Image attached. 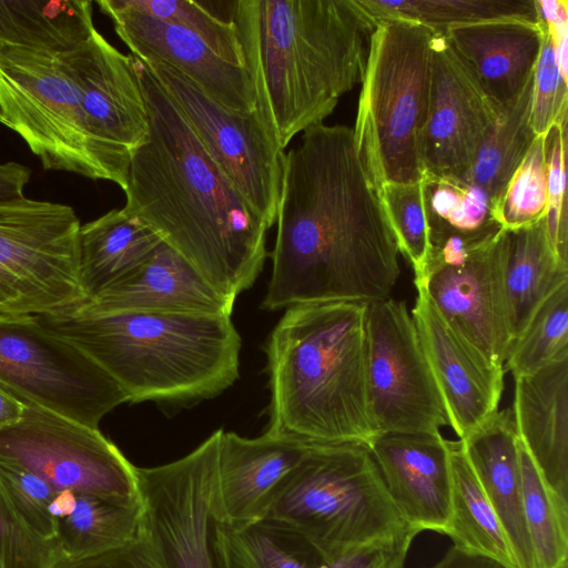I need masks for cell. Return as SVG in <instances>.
<instances>
[{
    "label": "cell",
    "instance_id": "8992f818",
    "mask_svg": "<svg viewBox=\"0 0 568 568\" xmlns=\"http://www.w3.org/2000/svg\"><path fill=\"white\" fill-rule=\"evenodd\" d=\"M434 33L379 20L369 41L354 138L376 190L424 178L422 140L429 113Z\"/></svg>",
    "mask_w": 568,
    "mask_h": 568
},
{
    "label": "cell",
    "instance_id": "e0dca14e",
    "mask_svg": "<svg viewBox=\"0 0 568 568\" xmlns=\"http://www.w3.org/2000/svg\"><path fill=\"white\" fill-rule=\"evenodd\" d=\"M412 310L423 351L459 440L498 410L505 369L490 363L440 315L422 284Z\"/></svg>",
    "mask_w": 568,
    "mask_h": 568
},
{
    "label": "cell",
    "instance_id": "603a6c76",
    "mask_svg": "<svg viewBox=\"0 0 568 568\" xmlns=\"http://www.w3.org/2000/svg\"><path fill=\"white\" fill-rule=\"evenodd\" d=\"M444 38L497 111L521 93L539 55L540 22L506 19L456 27Z\"/></svg>",
    "mask_w": 568,
    "mask_h": 568
},
{
    "label": "cell",
    "instance_id": "7a4b0ae2",
    "mask_svg": "<svg viewBox=\"0 0 568 568\" xmlns=\"http://www.w3.org/2000/svg\"><path fill=\"white\" fill-rule=\"evenodd\" d=\"M133 64L149 135L131 154L123 207L235 301L263 268L267 227L206 153L146 64L135 57Z\"/></svg>",
    "mask_w": 568,
    "mask_h": 568
},
{
    "label": "cell",
    "instance_id": "44dd1931",
    "mask_svg": "<svg viewBox=\"0 0 568 568\" xmlns=\"http://www.w3.org/2000/svg\"><path fill=\"white\" fill-rule=\"evenodd\" d=\"M369 450L402 519L446 532L452 510L449 440L442 434H378Z\"/></svg>",
    "mask_w": 568,
    "mask_h": 568
},
{
    "label": "cell",
    "instance_id": "f35d334b",
    "mask_svg": "<svg viewBox=\"0 0 568 568\" xmlns=\"http://www.w3.org/2000/svg\"><path fill=\"white\" fill-rule=\"evenodd\" d=\"M548 203L546 135H537L496 206L504 230L532 225L546 216Z\"/></svg>",
    "mask_w": 568,
    "mask_h": 568
},
{
    "label": "cell",
    "instance_id": "ba28073f",
    "mask_svg": "<svg viewBox=\"0 0 568 568\" xmlns=\"http://www.w3.org/2000/svg\"><path fill=\"white\" fill-rule=\"evenodd\" d=\"M80 229L70 205L0 201V316L60 314L85 303Z\"/></svg>",
    "mask_w": 568,
    "mask_h": 568
},
{
    "label": "cell",
    "instance_id": "bcb514c9",
    "mask_svg": "<svg viewBox=\"0 0 568 568\" xmlns=\"http://www.w3.org/2000/svg\"><path fill=\"white\" fill-rule=\"evenodd\" d=\"M31 178V170L18 162L0 163V201L20 199Z\"/></svg>",
    "mask_w": 568,
    "mask_h": 568
},
{
    "label": "cell",
    "instance_id": "f546056e",
    "mask_svg": "<svg viewBox=\"0 0 568 568\" xmlns=\"http://www.w3.org/2000/svg\"><path fill=\"white\" fill-rule=\"evenodd\" d=\"M452 510L447 535L454 546L517 568L515 557L460 440H449Z\"/></svg>",
    "mask_w": 568,
    "mask_h": 568
},
{
    "label": "cell",
    "instance_id": "b9f144b4",
    "mask_svg": "<svg viewBox=\"0 0 568 568\" xmlns=\"http://www.w3.org/2000/svg\"><path fill=\"white\" fill-rule=\"evenodd\" d=\"M542 41L534 71L531 124L536 135H546L567 118V79L557 63L554 44L546 23L539 18Z\"/></svg>",
    "mask_w": 568,
    "mask_h": 568
},
{
    "label": "cell",
    "instance_id": "d6986e66",
    "mask_svg": "<svg viewBox=\"0 0 568 568\" xmlns=\"http://www.w3.org/2000/svg\"><path fill=\"white\" fill-rule=\"evenodd\" d=\"M113 22L118 37L133 57L164 63L192 80L207 97L241 114L256 108L253 82L244 67L232 64L194 33L123 7L119 0L97 1Z\"/></svg>",
    "mask_w": 568,
    "mask_h": 568
},
{
    "label": "cell",
    "instance_id": "6da1fadb",
    "mask_svg": "<svg viewBox=\"0 0 568 568\" xmlns=\"http://www.w3.org/2000/svg\"><path fill=\"white\" fill-rule=\"evenodd\" d=\"M273 270L262 307L390 297L398 245L353 129H306L285 153Z\"/></svg>",
    "mask_w": 568,
    "mask_h": 568
},
{
    "label": "cell",
    "instance_id": "60d3db41",
    "mask_svg": "<svg viewBox=\"0 0 568 568\" xmlns=\"http://www.w3.org/2000/svg\"><path fill=\"white\" fill-rule=\"evenodd\" d=\"M0 481L17 513L41 537L58 541V520L50 506L57 494L48 481L27 468L0 458Z\"/></svg>",
    "mask_w": 568,
    "mask_h": 568
},
{
    "label": "cell",
    "instance_id": "ab89813d",
    "mask_svg": "<svg viewBox=\"0 0 568 568\" xmlns=\"http://www.w3.org/2000/svg\"><path fill=\"white\" fill-rule=\"evenodd\" d=\"M62 557L59 541L26 524L0 481V568H53Z\"/></svg>",
    "mask_w": 568,
    "mask_h": 568
},
{
    "label": "cell",
    "instance_id": "d590c367",
    "mask_svg": "<svg viewBox=\"0 0 568 568\" xmlns=\"http://www.w3.org/2000/svg\"><path fill=\"white\" fill-rule=\"evenodd\" d=\"M568 357V282L558 286L537 308L511 344L504 369L514 378L531 374Z\"/></svg>",
    "mask_w": 568,
    "mask_h": 568
},
{
    "label": "cell",
    "instance_id": "5b68a950",
    "mask_svg": "<svg viewBox=\"0 0 568 568\" xmlns=\"http://www.w3.org/2000/svg\"><path fill=\"white\" fill-rule=\"evenodd\" d=\"M38 317L98 363L131 403L209 398L239 377L241 337L231 316L73 308Z\"/></svg>",
    "mask_w": 568,
    "mask_h": 568
},
{
    "label": "cell",
    "instance_id": "7dc6e473",
    "mask_svg": "<svg viewBox=\"0 0 568 568\" xmlns=\"http://www.w3.org/2000/svg\"><path fill=\"white\" fill-rule=\"evenodd\" d=\"M428 568H507L506 566L480 555L468 552L456 546Z\"/></svg>",
    "mask_w": 568,
    "mask_h": 568
},
{
    "label": "cell",
    "instance_id": "c3c4849f",
    "mask_svg": "<svg viewBox=\"0 0 568 568\" xmlns=\"http://www.w3.org/2000/svg\"><path fill=\"white\" fill-rule=\"evenodd\" d=\"M26 405L0 387V428L20 419Z\"/></svg>",
    "mask_w": 568,
    "mask_h": 568
},
{
    "label": "cell",
    "instance_id": "d4e9b609",
    "mask_svg": "<svg viewBox=\"0 0 568 568\" xmlns=\"http://www.w3.org/2000/svg\"><path fill=\"white\" fill-rule=\"evenodd\" d=\"M460 443L500 521L517 568H539L525 518L511 407L498 409Z\"/></svg>",
    "mask_w": 568,
    "mask_h": 568
},
{
    "label": "cell",
    "instance_id": "681fc988",
    "mask_svg": "<svg viewBox=\"0 0 568 568\" xmlns=\"http://www.w3.org/2000/svg\"><path fill=\"white\" fill-rule=\"evenodd\" d=\"M77 505V496L73 491L62 490L59 491L51 503L50 513L57 519L60 520L71 515Z\"/></svg>",
    "mask_w": 568,
    "mask_h": 568
},
{
    "label": "cell",
    "instance_id": "ee69618b",
    "mask_svg": "<svg viewBox=\"0 0 568 568\" xmlns=\"http://www.w3.org/2000/svg\"><path fill=\"white\" fill-rule=\"evenodd\" d=\"M53 568H168L159 549L144 528L126 544L80 559L61 558Z\"/></svg>",
    "mask_w": 568,
    "mask_h": 568
},
{
    "label": "cell",
    "instance_id": "7bdbcfd3",
    "mask_svg": "<svg viewBox=\"0 0 568 568\" xmlns=\"http://www.w3.org/2000/svg\"><path fill=\"white\" fill-rule=\"evenodd\" d=\"M566 141L567 118L556 123L546 134L548 203L545 222L552 250L561 261L568 263L565 169Z\"/></svg>",
    "mask_w": 568,
    "mask_h": 568
},
{
    "label": "cell",
    "instance_id": "83f0119b",
    "mask_svg": "<svg viewBox=\"0 0 568 568\" xmlns=\"http://www.w3.org/2000/svg\"><path fill=\"white\" fill-rule=\"evenodd\" d=\"M216 568H335L291 527L266 518L233 527L212 519Z\"/></svg>",
    "mask_w": 568,
    "mask_h": 568
},
{
    "label": "cell",
    "instance_id": "ffe728a7",
    "mask_svg": "<svg viewBox=\"0 0 568 568\" xmlns=\"http://www.w3.org/2000/svg\"><path fill=\"white\" fill-rule=\"evenodd\" d=\"M307 445L265 433L221 432L212 495L213 520L233 527L266 519Z\"/></svg>",
    "mask_w": 568,
    "mask_h": 568
},
{
    "label": "cell",
    "instance_id": "4fadbf2b",
    "mask_svg": "<svg viewBox=\"0 0 568 568\" xmlns=\"http://www.w3.org/2000/svg\"><path fill=\"white\" fill-rule=\"evenodd\" d=\"M0 458L27 468L58 491L140 500L135 466L99 428L39 407L26 405L18 422L0 428Z\"/></svg>",
    "mask_w": 568,
    "mask_h": 568
},
{
    "label": "cell",
    "instance_id": "9a60e30c",
    "mask_svg": "<svg viewBox=\"0 0 568 568\" xmlns=\"http://www.w3.org/2000/svg\"><path fill=\"white\" fill-rule=\"evenodd\" d=\"M221 432L178 460L135 467L142 524L168 568H216L211 527Z\"/></svg>",
    "mask_w": 568,
    "mask_h": 568
},
{
    "label": "cell",
    "instance_id": "277c9868",
    "mask_svg": "<svg viewBox=\"0 0 568 568\" xmlns=\"http://www.w3.org/2000/svg\"><path fill=\"white\" fill-rule=\"evenodd\" d=\"M364 302L291 306L266 344V433L311 444H362L379 434L367 389Z\"/></svg>",
    "mask_w": 568,
    "mask_h": 568
},
{
    "label": "cell",
    "instance_id": "4dcf8cb0",
    "mask_svg": "<svg viewBox=\"0 0 568 568\" xmlns=\"http://www.w3.org/2000/svg\"><path fill=\"white\" fill-rule=\"evenodd\" d=\"M532 94L534 73L517 99L498 111L471 166L460 179L486 192L495 214L507 183L537 136L531 124Z\"/></svg>",
    "mask_w": 568,
    "mask_h": 568
},
{
    "label": "cell",
    "instance_id": "f6af8a7d",
    "mask_svg": "<svg viewBox=\"0 0 568 568\" xmlns=\"http://www.w3.org/2000/svg\"><path fill=\"white\" fill-rule=\"evenodd\" d=\"M539 18L546 23L555 49L557 63L567 79V0H536Z\"/></svg>",
    "mask_w": 568,
    "mask_h": 568
},
{
    "label": "cell",
    "instance_id": "ac0fdd59",
    "mask_svg": "<svg viewBox=\"0 0 568 568\" xmlns=\"http://www.w3.org/2000/svg\"><path fill=\"white\" fill-rule=\"evenodd\" d=\"M503 235L465 263L428 272L422 284L444 320L490 363L504 368L511 346L503 283Z\"/></svg>",
    "mask_w": 568,
    "mask_h": 568
},
{
    "label": "cell",
    "instance_id": "f1b7e54d",
    "mask_svg": "<svg viewBox=\"0 0 568 568\" xmlns=\"http://www.w3.org/2000/svg\"><path fill=\"white\" fill-rule=\"evenodd\" d=\"M93 30L88 0H0V45L63 53Z\"/></svg>",
    "mask_w": 568,
    "mask_h": 568
},
{
    "label": "cell",
    "instance_id": "74e56055",
    "mask_svg": "<svg viewBox=\"0 0 568 568\" xmlns=\"http://www.w3.org/2000/svg\"><path fill=\"white\" fill-rule=\"evenodd\" d=\"M128 8L150 14L201 38L223 60L244 67L241 44L231 21L217 16L206 1L119 0Z\"/></svg>",
    "mask_w": 568,
    "mask_h": 568
},
{
    "label": "cell",
    "instance_id": "7402d4cb",
    "mask_svg": "<svg viewBox=\"0 0 568 568\" xmlns=\"http://www.w3.org/2000/svg\"><path fill=\"white\" fill-rule=\"evenodd\" d=\"M234 302L162 242L132 273L77 308L93 313L139 311L231 316Z\"/></svg>",
    "mask_w": 568,
    "mask_h": 568
},
{
    "label": "cell",
    "instance_id": "3957f363",
    "mask_svg": "<svg viewBox=\"0 0 568 568\" xmlns=\"http://www.w3.org/2000/svg\"><path fill=\"white\" fill-rule=\"evenodd\" d=\"M256 109L284 150L362 82L376 22L358 0H235Z\"/></svg>",
    "mask_w": 568,
    "mask_h": 568
},
{
    "label": "cell",
    "instance_id": "5bb4252c",
    "mask_svg": "<svg viewBox=\"0 0 568 568\" xmlns=\"http://www.w3.org/2000/svg\"><path fill=\"white\" fill-rule=\"evenodd\" d=\"M60 57L77 89L94 152L109 181L124 190L131 154L149 135L133 57L121 53L97 29Z\"/></svg>",
    "mask_w": 568,
    "mask_h": 568
},
{
    "label": "cell",
    "instance_id": "52a82bcc",
    "mask_svg": "<svg viewBox=\"0 0 568 568\" xmlns=\"http://www.w3.org/2000/svg\"><path fill=\"white\" fill-rule=\"evenodd\" d=\"M267 518L303 536L326 560L403 534L408 526L362 444H311Z\"/></svg>",
    "mask_w": 568,
    "mask_h": 568
},
{
    "label": "cell",
    "instance_id": "2e32d148",
    "mask_svg": "<svg viewBox=\"0 0 568 568\" xmlns=\"http://www.w3.org/2000/svg\"><path fill=\"white\" fill-rule=\"evenodd\" d=\"M497 114L444 36L434 33L430 104L422 140L424 175L463 179Z\"/></svg>",
    "mask_w": 568,
    "mask_h": 568
},
{
    "label": "cell",
    "instance_id": "f907efd6",
    "mask_svg": "<svg viewBox=\"0 0 568 568\" xmlns=\"http://www.w3.org/2000/svg\"><path fill=\"white\" fill-rule=\"evenodd\" d=\"M558 568H568V560L560 564Z\"/></svg>",
    "mask_w": 568,
    "mask_h": 568
},
{
    "label": "cell",
    "instance_id": "484cf974",
    "mask_svg": "<svg viewBox=\"0 0 568 568\" xmlns=\"http://www.w3.org/2000/svg\"><path fill=\"white\" fill-rule=\"evenodd\" d=\"M162 242L152 227L124 207L81 224L79 276L85 303L132 273Z\"/></svg>",
    "mask_w": 568,
    "mask_h": 568
},
{
    "label": "cell",
    "instance_id": "8fae6325",
    "mask_svg": "<svg viewBox=\"0 0 568 568\" xmlns=\"http://www.w3.org/2000/svg\"><path fill=\"white\" fill-rule=\"evenodd\" d=\"M144 63L231 185L267 230L272 227L277 215L285 153L261 112L256 108L248 114L233 112L174 68Z\"/></svg>",
    "mask_w": 568,
    "mask_h": 568
},
{
    "label": "cell",
    "instance_id": "7c38bea8",
    "mask_svg": "<svg viewBox=\"0 0 568 568\" xmlns=\"http://www.w3.org/2000/svg\"><path fill=\"white\" fill-rule=\"evenodd\" d=\"M366 351L369 410L379 434H439L449 426L405 302L367 303Z\"/></svg>",
    "mask_w": 568,
    "mask_h": 568
},
{
    "label": "cell",
    "instance_id": "cb8c5ba5",
    "mask_svg": "<svg viewBox=\"0 0 568 568\" xmlns=\"http://www.w3.org/2000/svg\"><path fill=\"white\" fill-rule=\"evenodd\" d=\"M511 409L546 485L568 504V357L516 377Z\"/></svg>",
    "mask_w": 568,
    "mask_h": 568
},
{
    "label": "cell",
    "instance_id": "1f68e13d",
    "mask_svg": "<svg viewBox=\"0 0 568 568\" xmlns=\"http://www.w3.org/2000/svg\"><path fill=\"white\" fill-rule=\"evenodd\" d=\"M74 511L58 520L62 558L80 559L120 547L142 526L141 501L77 495Z\"/></svg>",
    "mask_w": 568,
    "mask_h": 568
},
{
    "label": "cell",
    "instance_id": "30bf717a",
    "mask_svg": "<svg viewBox=\"0 0 568 568\" xmlns=\"http://www.w3.org/2000/svg\"><path fill=\"white\" fill-rule=\"evenodd\" d=\"M0 387L92 428L129 398L116 381L34 315L0 316Z\"/></svg>",
    "mask_w": 568,
    "mask_h": 568
},
{
    "label": "cell",
    "instance_id": "e575fe53",
    "mask_svg": "<svg viewBox=\"0 0 568 568\" xmlns=\"http://www.w3.org/2000/svg\"><path fill=\"white\" fill-rule=\"evenodd\" d=\"M524 511L539 568H557L568 559V504L546 485L518 437Z\"/></svg>",
    "mask_w": 568,
    "mask_h": 568
},
{
    "label": "cell",
    "instance_id": "9c48e42d",
    "mask_svg": "<svg viewBox=\"0 0 568 568\" xmlns=\"http://www.w3.org/2000/svg\"><path fill=\"white\" fill-rule=\"evenodd\" d=\"M0 122L44 169L109 181L60 53L0 45Z\"/></svg>",
    "mask_w": 568,
    "mask_h": 568
},
{
    "label": "cell",
    "instance_id": "4316f807",
    "mask_svg": "<svg viewBox=\"0 0 568 568\" xmlns=\"http://www.w3.org/2000/svg\"><path fill=\"white\" fill-rule=\"evenodd\" d=\"M568 282V263L552 250L545 217L504 230L503 283L511 344L519 337L539 305Z\"/></svg>",
    "mask_w": 568,
    "mask_h": 568
},
{
    "label": "cell",
    "instance_id": "836d02e7",
    "mask_svg": "<svg viewBox=\"0 0 568 568\" xmlns=\"http://www.w3.org/2000/svg\"><path fill=\"white\" fill-rule=\"evenodd\" d=\"M430 243L450 234L489 237L503 227L485 191L455 179L423 178Z\"/></svg>",
    "mask_w": 568,
    "mask_h": 568
},
{
    "label": "cell",
    "instance_id": "d6a6232c",
    "mask_svg": "<svg viewBox=\"0 0 568 568\" xmlns=\"http://www.w3.org/2000/svg\"><path fill=\"white\" fill-rule=\"evenodd\" d=\"M375 22L402 20L433 33L481 22L518 19L539 22L536 0H358Z\"/></svg>",
    "mask_w": 568,
    "mask_h": 568
},
{
    "label": "cell",
    "instance_id": "8d00e7d4",
    "mask_svg": "<svg viewBox=\"0 0 568 568\" xmlns=\"http://www.w3.org/2000/svg\"><path fill=\"white\" fill-rule=\"evenodd\" d=\"M399 253L410 263L415 280L424 276L429 256V223L423 180L385 183L377 189Z\"/></svg>",
    "mask_w": 568,
    "mask_h": 568
}]
</instances>
